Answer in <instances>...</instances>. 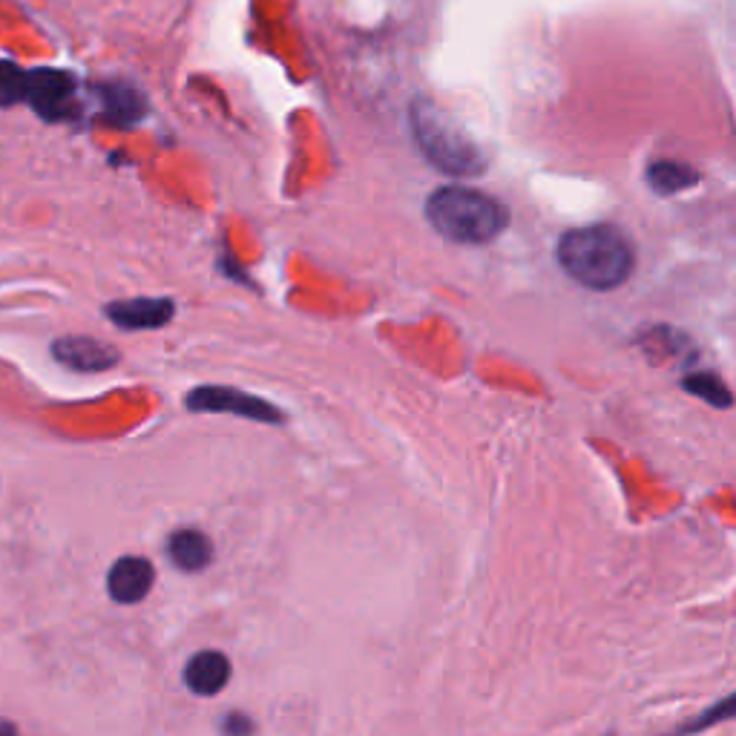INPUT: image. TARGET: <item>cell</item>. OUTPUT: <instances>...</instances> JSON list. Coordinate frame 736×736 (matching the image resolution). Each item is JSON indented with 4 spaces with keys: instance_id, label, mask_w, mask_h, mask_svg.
<instances>
[{
    "instance_id": "obj_1",
    "label": "cell",
    "mask_w": 736,
    "mask_h": 736,
    "mask_svg": "<svg viewBox=\"0 0 736 736\" xmlns=\"http://www.w3.org/2000/svg\"><path fill=\"white\" fill-rule=\"evenodd\" d=\"M564 271L581 286L610 291L621 286L633 271V248L621 230L610 225L570 230L558 248Z\"/></svg>"
},
{
    "instance_id": "obj_2",
    "label": "cell",
    "mask_w": 736,
    "mask_h": 736,
    "mask_svg": "<svg viewBox=\"0 0 736 736\" xmlns=\"http://www.w3.org/2000/svg\"><path fill=\"white\" fill-rule=\"evenodd\" d=\"M426 219L440 237L458 245H487L507 228V208L469 188H440L426 202Z\"/></svg>"
},
{
    "instance_id": "obj_3",
    "label": "cell",
    "mask_w": 736,
    "mask_h": 736,
    "mask_svg": "<svg viewBox=\"0 0 736 736\" xmlns=\"http://www.w3.org/2000/svg\"><path fill=\"white\" fill-rule=\"evenodd\" d=\"M411 136L420 153L449 176H478L487 170V156L478 141L431 101H415L409 110Z\"/></svg>"
},
{
    "instance_id": "obj_4",
    "label": "cell",
    "mask_w": 736,
    "mask_h": 736,
    "mask_svg": "<svg viewBox=\"0 0 736 736\" xmlns=\"http://www.w3.org/2000/svg\"><path fill=\"white\" fill-rule=\"evenodd\" d=\"M27 105L43 121H72L81 116L78 105V78L67 70L38 67L29 70Z\"/></svg>"
},
{
    "instance_id": "obj_5",
    "label": "cell",
    "mask_w": 736,
    "mask_h": 736,
    "mask_svg": "<svg viewBox=\"0 0 736 736\" xmlns=\"http://www.w3.org/2000/svg\"><path fill=\"white\" fill-rule=\"evenodd\" d=\"M185 406H188L190 411H222V415H239V417H248V420H257V424H271V426L286 424V415H282L273 404H268L262 397L248 395V391L228 389V386H199V389H193L188 397H185Z\"/></svg>"
},
{
    "instance_id": "obj_6",
    "label": "cell",
    "mask_w": 736,
    "mask_h": 736,
    "mask_svg": "<svg viewBox=\"0 0 736 736\" xmlns=\"http://www.w3.org/2000/svg\"><path fill=\"white\" fill-rule=\"evenodd\" d=\"M110 322L127 331H150V328H165L176 317V302L165 297H136L119 299L105 306Z\"/></svg>"
},
{
    "instance_id": "obj_7",
    "label": "cell",
    "mask_w": 736,
    "mask_h": 736,
    "mask_svg": "<svg viewBox=\"0 0 736 736\" xmlns=\"http://www.w3.org/2000/svg\"><path fill=\"white\" fill-rule=\"evenodd\" d=\"M153 564L141 556H125L107 573V593L116 605H139L153 590Z\"/></svg>"
},
{
    "instance_id": "obj_8",
    "label": "cell",
    "mask_w": 736,
    "mask_h": 736,
    "mask_svg": "<svg viewBox=\"0 0 736 736\" xmlns=\"http://www.w3.org/2000/svg\"><path fill=\"white\" fill-rule=\"evenodd\" d=\"M52 357L72 371H107L119 366V348L92 337H61L52 342Z\"/></svg>"
},
{
    "instance_id": "obj_9",
    "label": "cell",
    "mask_w": 736,
    "mask_h": 736,
    "mask_svg": "<svg viewBox=\"0 0 736 736\" xmlns=\"http://www.w3.org/2000/svg\"><path fill=\"white\" fill-rule=\"evenodd\" d=\"M92 90L101 101L105 121H110V125L132 127L147 116V98L130 81H105L96 83Z\"/></svg>"
},
{
    "instance_id": "obj_10",
    "label": "cell",
    "mask_w": 736,
    "mask_h": 736,
    "mask_svg": "<svg viewBox=\"0 0 736 736\" xmlns=\"http://www.w3.org/2000/svg\"><path fill=\"white\" fill-rule=\"evenodd\" d=\"M230 659L219 650H202L190 656L185 665V685L196 696H216L228 688L230 682Z\"/></svg>"
},
{
    "instance_id": "obj_11",
    "label": "cell",
    "mask_w": 736,
    "mask_h": 736,
    "mask_svg": "<svg viewBox=\"0 0 736 736\" xmlns=\"http://www.w3.org/2000/svg\"><path fill=\"white\" fill-rule=\"evenodd\" d=\"M167 558H170L181 573H199L213 561V541H210L202 529L181 527L167 538Z\"/></svg>"
},
{
    "instance_id": "obj_12",
    "label": "cell",
    "mask_w": 736,
    "mask_h": 736,
    "mask_svg": "<svg viewBox=\"0 0 736 736\" xmlns=\"http://www.w3.org/2000/svg\"><path fill=\"white\" fill-rule=\"evenodd\" d=\"M730 719H736V690L734 694L725 696V699L708 705V708L702 710V714H696L694 719H688V723L679 725V728L670 730V734H665V736H699V734H705L708 728L730 723Z\"/></svg>"
},
{
    "instance_id": "obj_13",
    "label": "cell",
    "mask_w": 736,
    "mask_h": 736,
    "mask_svg": "<svg viewBox=\"0 0 736 736\" xmlns=\"http://www.w3.org/2000/svg\"><path fill=\"white\" fill-rule=\"evenodd\" d=\"M654 190L659 193H676V190L690 188L696 181V173L690 170L688 165H676V161H659V165L650 167V173H647Z\"/></svg>"
},
{
    "instance_id": "obj_14",
    "label": "cell",
    "mask_w": 736,
    "mask_h": 736,
    "mask_svg": "<svg viewBox=\"0 0 736 736\" xmlns=\"http://www.w3.org/2000/svg\"><path fill=\"white\" fill-rule=\"evenodd\" d=\"M29 70H21L18 63L0 61V107H14L27 101Z\"/></svg>"
},
{
    "instance_id": "obj_15",
    "label": "cell",
    "mask_w": 736,
    "mask_h": 736,
    "mask_svg": "<svg viewBox=\"0 0 736 736\" xmlns=\"http://www.w3.org/2000/svg\"><path fill=\"white\" fill-rule=\"evenodd\" d=\"M685 389H688L690 395L702 397L705 404L716 406V409H728V406L734 404L728 386L714 375H690L688 380H685Z\"/></svg>"
},
{
    "instance_id": "obj_16",
    "label": "cell",
    "mask_w": 736,
    "mask_h": 736,
    "mask_svg": "<svg viewBox=\"0 0 736 736\" xmlns=\"http://www.w3.org/2000/svg\"><path fill=\"white\" fill-rule=\"evenodd\" d=\"M253 730H257V723L248 714H242V710H230L222 719L225 736H253Z\"/></svg>"
},
{
    "instance_id": "obj_17",
    "label": "cell",
    "mask_w": 736,
    "mask_h": 736,
    "mask_svg": "<svg viewBox=\"0 0 736 736\" xmlns=\"http://www.w3.org/2000/svg\"><path fill=\"white\" fill-rule=\"evenodd\" d=\"M0 736H18V730H14L9 723H0Z\"/></svg>"
}]
</instances>
